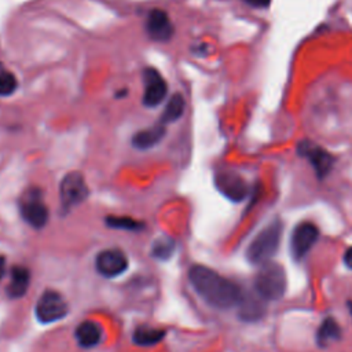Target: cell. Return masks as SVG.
I'll list each match as a JSON object with an SVG mask.
<instances>
[{
	"instance_id": "obj_7",
	"label": "cell",
	"mask_w": 352,
	"mask_h": 352,
	"mask_svg": "<svg viewBox=\"0 0 352 352\" xmlns=\"http://www.w3.org/2000/svg\"><path fill=\"white\" fill-rule=\"evenodd\" d=\"M21 214L26 223L34 228H41L48 220V209L41 199V194L36 190H30L21 201Z\"/></svg>"
},
{
	"instance_id": "obj_14",
	"label": "cell",
	"mask_w": 352,
	"mask_h": 352,
	"mask_svg": "<svg viewBox=\"0 0 352 352\" xmlns=\"http://www.w3.org/2000/svg\"><path fill=\"white\" fill-rule=\"evenodd\" d=\"M29 283H30L29 270L26 267H22V265H15V267H12L11 274H10L7 294L11 298H19L28 292Z\"/></svg>"
},
{
	"instance_id": "obj_26",
	"label": "cell",
	"mask_w": 352,
	"mask_h": 352,
	"mask_svg": "<svg viewBox=\"0 0 352 352\" xmlns=\"http://www.w3.org/2000/svg\"><path fill=\"white\" fill-rule=\"evenodd\" d=\"M348 307H349V314H351V316H352V301L348 302Z\"/></svg>"
},
{
	"instance_id": "obj_19",
	"label": "cell",
	"mask_w": 352,
	"mask_h": 352,
	"mask_svg": "<svg viewBox=\"0 0 352 352\" xmlns=\"http://www.w3.org/2000/svg\"><path fill=\"white\" fill-rule=\"evenodd\" d=\"M184 107H186L184 98L180 94H173L162 111L161 122L165 125L166 122H173L179 120L184 113Z\"/></svg>"
},
{
	"instance_id": "obj_9",
	"label": "cell",
	"mask_w": 352,
	"mask_h": 352,
	"mask_svg": "<svg viewBox=\"0 0 352 352\" xmlns=\"http://www.w3.org/2000/svg\"><path fill=\"white\" fill-rule=\"evenodd\" d=\"M297 151L311 162L319 179L324 177L331 169L333 157L323 147L305 140L297 146Z\"/></svg>"
},
{
	"instance_id": "obj_8",
	"label": "cell",
	"mask_w": 352,
	"mask_h": 352,
	"mask_svg": "<svg viewBox=\"0 0 352 352\" xmlns=\"http://www.w3.org/2000/svg\"><path fill=\"white\" fill-rule=\"evenodd\" d=\"M95 265L102 276L114 278L128 268V258L120 249H106L96 256Z\"/></svg>"
},
{
	"instance_id": "obj_21",
	"label": "cell",
	"mask_w": 352,
	"mask_h": 352,
	"mask_svg": "<svg viewBox=\"0 0 352 352\" xmlns=\"http://www.w3.org/2000/svg\"><path fill=\"white\" fill-rule=\"evenodd\" d=\"M106 223L109 227L118 228V230H128V231L140 230L143 227V224L126 216H109L106 219Z\"/></svg>"
},
{
	"instance_id": "obj_11",
	"label": "cell",
	"mask_w": 352,
	"mask_h": 352,
	"mask_svg": "<svg viewBox=\"0 0 352 352\" xmlns=\"http://www.w3.org/2000/svg\"><path fill=\"white\" fill-rule=\"evenodd\" d=\"M144 80V92H143V103L147 107L158 106L168 91L166 82L164 77L155 69H146L143 74Z\"/></svg>"
},
{
	"instance_id": "obj_25",
	"label": "cell",
	"mask_w": 352,
	"mask_h": 352,
	"mask_svg": "<svg viewBox=\"0 0 352 352\" xmlns=\"http://www.w3.org/2000/svg\"><path fill=\"white\" fill-rule=\"evenodd\" d=\"M4 270H6V260H4L3 256H0V280L4 275Z\"/></svg>"
},
{
	"instance_id": "obj_17",
	"label": "cell",
	"mask_w": 352,
	"mask_h": 352,
	"mask_svg": "<svg viewBox=\"0 0 352 352\" xmlns=\"http://www.w3.org/2000/svg\"><path fill=\"white\" fill-rule=\"evenodd\" d=\"M164 133H165V126H164L162 122H160V124H157V125H154L148 129H143V131L135 133L133 139H132V143H133L135 147L142 148V150L150 148L162 139Z\"/></svg>"
},
{
	"instance_id": "obj_24",
	"label": "cell",
	"mask_w": 352,
	"mask_h": 352,
	"mask_svg": "<svg viewBox=\"0 0 352 352\" xmlns=\"http://www.w3.org/2000/svg\"><path fill=\"white\" fill-rule=\"evenodd\" d=\"M344 263L348 268L352 270V246L349 249H346V252L344 254Z\"/></svg>"
},
{
	"instance_id": "obj_13",
	"label": "cell",
	"mask_w": 352,
	"mask_h": 352,
	"mask_svg": "<svg viewBox=\"0 0 352 352\" xmlns=\"http://www.w3.org/2000/svg\"><path fill=\"white\" fill-rule=\"evenodd\" d=\"M263 301L264 300L256 292L254 293H243L242 292L241 300L238 302L239 318L242 320H248V322L258 320L265 312V307H264Z\"/></svg>"
},
{
	"instance_id": "obj_10",
	"label": "cell",
	"mask_w": 352,
	"mask_h": 352,
	"mask_svg": "<svg viewBox=\"0 0 352 352\" xmlns=\"http://www.w3.org/2000/svg\"><path fill=\"white\" fill-rule=\"evenodd\" d=\"M214 183L219 191L234 202H239L248 195V186L245 180L232 170L219 172Z\"/></svg>"
},
{
	"instance_id": "obj_12",
	"label": "cell",
	"mask_w": 352,
	"mask_h": 352,
	"mask_svg": "<svg viewBox=\"0 0 352 352\" xmlns=\"http://www.w3.org/2000/svg\"><path fill=\"white\" fill-rule=\"evenodd\" d=\"M146 30L153 40L166 41L173 34V26L168 14L162 10H153L146 21Z\"/></svg>"
},
{
	"instance_id": "obj_3",
	"label": "cell",
	"mask_w": 352,
	"mask_h": 352,
	"mask_svg": "<svg viewBox=\"0 0 352 352\" xmlns=\"http://www.w3.org/2000/svg\"><path fill=\"white\" fill-rule=\"evenodd\" d=\"M254 292L264 300H279L286 292V274L280 264L268 261L260 265L254 278Z\"/></svg>"
},
{
	"instance_id": "obj_2",
	"label": "cell",
	"mask_w": 352,
	"mask_h": 352,
	"mask_svg": "<svg viewBox=\"0 0 352 352\" xmlns=\"http://www.w3.org/2000/svg\"><path fill=\"white\" fill-rule=\"evenodd\" d=\"M282 223L279 220L271 221L265 226L249 243L246 249V257L252 264L261 265L271 261L272 256L276 253L280 238H282Z\"/></svg>"
},
{
	"instance_id": "obj_20",
	"label": "cell",
	"mask_w": 352,
	"mask_h": 352,
	"mask_svg": "<svg viewBox=\"0 0 352 352\" xmlns=\"http://www.w3.org/2000/svg\"><path fill=\"white\" fill-rule=\"evenodd\" d=\"M173 250H175V241L169 236L157 238L151 246V254L160 260L169 258Z\"/></svg>"
},
{
	"instance_id": "obj_18",
	"label": "cell",
	"mask_w": 352,
	"mask_h": 352,
	"mask_svg": "<svg viewBox=\"0 0 352 352\" xmlns=\"http://www.w3.org/2000/svg\"><path fill=\"white\" fill-rule=\"evenodd\" d=\"M165 337V330L151 326H139L133 333V342L138 345L148 346L160 342Z\"/></svg>"
},
{
	"instance_id": "obj_1",
	"label": "cell",
	"mask_w": 352,
	"mask_h": 352,
	"mask_svg": "<svg viewBox=\"0 0 352 352\" xmlns=\"http://www.w3.org/2000/svg\"><path fill=\"white\" fill-rule=\"evenodd\" d=\"M188 278L195 292L214 308L228 309L238 305L241 300L239 286L208 267L192 265Z\"/></svg>"
},
{
	"instance_id": "obj_22",
	"label": "cell",
	"mask_w": 352,
	"mask_h": 352,
	"mask_svg": "<svg viewBox=\"0 0 352 352\" xmlns=\"http://www.w3.org/2000/svg\"><path fill=\"white\" fill-rule=\"evenodd\" d=\"M16 88V78L10 72L0 73V96L11 95Z\"/></svg>"
},
{
	"instance_id": "obj_5",
	"label": "cell",
	"mask_w": 352,
	"mask_h": 352,
	"mask_svg": "<svg viewBox=\"0 0 352 352\" xmlns=\"http://www.w3.org/2000/svg\"><path fill=\"white\" fill-rule=\"evenodd\" d=\"M88 195V187L81 173L70 172L67 173L59 186V197L63 209H70L81 204Z\"/></svg>"
},
{
	"instance_id": "obj_23",
	"label": "cell",
	"mask_w": 352,
	"mask_h": 352,
	"mask_svg": "<svg viewBox=\"0 0 352 352\" xmlns=\"http://www.w3.org/2000/svg\"><path fill=\"white\" fill-rule=\"evenodd\" d=\"M246 4L252 6V7H256V8H264V7H268L271 0H243Z\"/></svg>"
},
{
	"instance_id": "obj_6",
	"label": "cell",
	"mask_w": 352,
	"mask_h": 352,
	"mask_svg": "<svg viewBox=\"0 0 352 352\" xmlns=\"http://www.w3.org/2000/svg\"><path fill=\"white\" fill-rule=\"evenodd\" d=\"M319 230L311 221L297 224L290 236V252L296 261L302 260L318 241Z\"/></svg>"
},
{
	"instance_id": "obj_16",
	"label": "cell",
	"mask_w": 352,
	"mask_h": 352,
	"mask_svg": "<svg viewBox=\"0 0 352 352\" xmlns=\"http://www.w3.org/2000/svg\"><path fill=\"white\" fill-rule=\"evenodd\" d=\"M341 338V327L334 318H326L316 330V344L320 348L329 346Z\"/></svg>"
},
{
	"instance_id": "obj_15",
	"label": "cell",
	"mask_w": 352,
	"mask_h": 352,
	"mask_svg": "<svg viewBox=\"0 0 352 352\" xmlns=\"http://www.w3.org/2000/svg\"><path fill=\"white\" fill-rule=\"evenodd\" d=\"M103 336L102 327L92 320H84L76 327L77 342L84 348L95 346L100 342Z\"/></svg>"
},
{
	"instance_id": "obj_4",
	"label": "cell",
	"mask_w": 352,
	"mask_h": 352,
	"mask_svg": "<svg viewBox=\"0 0 352 352\" xmlns=\"http://www.w3.org/2000/svg\"><path fill=\"white\" fill-rule=\"evenodd\" d=\"M67 314L65 298L55 290H47L41 294L36 304V316L41 323H52L60 320Z\"/></svg>"
}]
</instances>
